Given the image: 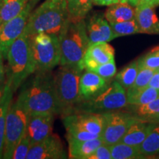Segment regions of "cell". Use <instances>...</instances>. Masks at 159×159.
I'll return each instance as SVG.
<instances>
[{
    "mask_svg": "<svg viewBox=\"0 0 159 159\" xmlns=\"http://www.w3.org/2000/svg\"><path fill=\"white\" fill-rule=\"evenodd\" d=\"M4 55L0 53V86L6 84L7 82V75H6V68L4 64Z\"/></svg>",
    "mask_w": 159,
    "mask_h": 159,
    "instance_id": "cell-36",
    "label": "cell"
},
{
    "mask_svg": "<svg viewBox=\"0 0 159 159\" xmlns=\"http://www.w3.org/2000/svg\"><path fill=\"white\" fill-rule=\"evenodd\" d=\"M67 156L61 139L52 134L43 140L32 145L27 159H66Z\"/></svg>",
    "mask_w": 159,
    "mask_h": 159,
    "instance_id": "cell-11",
    "label": "cell"
},
{
    "mask_svg": "<svg viewBox=\"0 0 159 159\" xmlns=\"http://www.w3.org/2000/svg\"><path fill=\"white\" fill-rule=\"evenodd\" d=\"M5 85H2V86H0V106H1L2 102L4 93H5Z\"/></svg>",
    "mask_w": 159,
    "mask_h": 159,
    "instance_id": "cell-41",
    "label": "cell"
},
{
    "mask_svg": "<svg viewBox=\"0 0 159 159\" xmlns=\"http://www.w3.org/2000/svg\"><path fill=\"white\" fill-rule=\"evenodd\" d=\"M6 59L7 81L15 93L26 80L36 71L29 35L23 32L10 47Z\"/></svg>",
    "mask_w": 159,
    "mask_h": 159,
    "instance_id": "cell-3",
    "label": "cell"
},
{
    "mask_svg": "<svg viewBox=\"0 0 159 159\" xmlns=\"http://www.w3.org/2000/svg\"><path fill=\"white\" fill-rule=\"evenodd\" d=\"M123 2V0H94V5L100 6H110L114 4Z\"/></svg>",
    "mask_w": 159,
    "mask_h": 159,
    "instance_id": "cell-38",
    "label": "cell"
},
{
    "mask_svg": "<svg viewBox=\"0 0 159 159\" xmlns=\"http://www.w3.org/2000/svg\"><path fill=\"white\" fill-rule=\"evenodd\" d=\"M60 41L61 47L60 66L78 63L90 45L85 19L69 21L60 36Z\"/></svg>",
    "mask_w": 159,
    "mask_h": 159,
    "instance_id": "cell-5",
    "label": "cell"
},
{
    "mask_svg": "<svg viewBox=\"0 0 159 159\" xmlns=\"http://www.w3.org/2000/svg\"><path fill=\"white\" fill-rule=\"evenodd\" d=\"M156 122L157 121L138 119L130 127L120 142L133 146H140L154 128Z\"/></svg>",
    "mask_w": 159,
    "mask_h": 159,
    "instance_id": "cell-18",
    "label": "cell"
},
{
    "mask_svg": "<svg viewBox=\"0 0 159 159\" xmlns=\"http://www.w3.org/2000/svg\"><path fill=\"white\" fill-rule=\"evenodd\" d=\"M33 1H35V2H38V1H39V0H33Z\"/></svg>",
    "mask_w": 159,
    "mask_h": 159,
    "instance_id": "cell-43",
    "label": "cell"
},
{
    "mask_svg": "<svg viewBox=\"0 0 159 159\" xmlns=\"http://www.w3.org/2000/svg\"><path fill=\"white\" fill-rule=\"evenodd\" d=\"M83 71L79 63H75L61 66L55 75L59 115L64 116L71 114L80 100V80Z\"/></svg>",
    "mask_w": 159,
    "mask_h": 159,
    "instance_id": "cell-4",
    "label": "cell"
},
{
    "mask_svg": "<svg viewBox=\"0 0 159 159\" xmlns=\"http://www.w3.org/2000/svg\"><path fill=\"white\" fill-rule=\"evenodd\" d=\"M130 105V111L139 119L148 121L159 120V98L142 105Z\"/></svg>",
    "mask_w": 159,
    "mask_h": 159,
    "instance_id": "cell-26",
    "label": "cell"
},
{
    "mask_svg": "<svg viewBox=\"0 0 159 159\" xmlns=\"http://www.w3.org/2000/svg\"><path fill=\"white\" fill-rule=\"evenodd\" d=\"M94 0H66L69 19L79 21L88 16L93 7Z\"/></svg>",
    "mask_w": 159,
    "mask_h": 159,
    "instance_id": "cell-23",
    "label": "cell"
},
{
    "mask_svg": "<svg viewBox=\"0 0 159 159\" xmlns=\"http://www.w3.org/2000/svg\"><path fill=\"white\" fill-rule=\"evenodd\" d=\"M66 137L67 142L71 141H87L91 139H94L101 136L99 134H94L92 133L88 132V131L80 130V129L74 128H66Z\"/></svg>",
    "mask_w": 159,
    "mask_h": 159,
    "instance_id": "cell-31",
    "label": "cell"
},
{
    "mask_svg": "<svg viewBox=\"0 0 159 159\" xmlns=\"http://www.w3.org/2000/svg\"><path fill=\"white\" fill-rule=\"evenodd\" d=\"M139 72L138 60L132 61L125 66L115 75V80H116L125 90L130 89L136 80Z\"/></svg>",
    "mask_w": 159,
    "mask_h": 159,
    "instance_id": "cell-28",
    "label": "cell"
},
{
    "mask_svg": "<svg viewBox=\"0 0 159 159\" xmlns=\"http://www.w3.org/2000/svg\"><path fill=\"white\" fill-rule=\"evenodd\" d=\"M157 69H152L148 68H139V72L137 75L136 80L134 83V85L130 87V90H136L144 88L148 85L150 82L151 77L154 75L155 71Z\"/></svg>",
    "mask_w": 159,
    "mask_h": 159,
    "instance_id": "cell-32",
    "label": "cell"
},
{
    "mask_svg": "<svg viewBox=\"0 0 159 159\" xmlns=\"http://www.w3.org/2000/svg\"><path fill=\"white\" fill-rule=\"evenodd\" d=\"M90 44L99 42H110L116 39L110 23L105 19L104 14L94 13L85 19Z\"/></svg>",
    "mask_w": 159,
    "mask_h": 159,
    "instance_id": "cell-15",
    "label": "cell"
},
{
    "mask_svg": "<svg viewBox=\"0 0 159 159\" xmlns=\"http://www.w3.org/2000/svg\"><path fill=\"white\" fill-rule=\"evenodd\" d=\"M31 146L30 140L26 133V134L21 139L16 147L12 159H27V154Z\"/></svg>",
    "mask_w": 159,
    "mask_h": 159,
    "instance_id": "cell-33",
    "label": "cell"
},
{
    "mask_svg": "<svg viewBox=\"0 0 159 159\" xmlns=\"http://www.w3.org/2000/svg\"><path fill=\"white\" fill-rule=\"evenodd\" d=\"M2 0H0V6L2 5Z\"/></svg>",
    "mask_w": 159,
    "mask_h": 159,
    "instance_id": "cell-42",
    "label": "cell"
},
{
    "mask_svg": "<svg viewBox=\"0 0 159 159\" xmlns=\"http://www.w3.org/2000/svg\"><path fill=\"white\" fill-rule=\"evenodd\" d=\"M35 3L33 0H30L19 15L0 26V53L5 58L11 45L23 33Z\"/></svg>",
    "mask_w": 159,
    "mask_h": 159,
    "instance_id": "cell-10",
    "label": "cell"
},
{
    "mask_svg": "<svg viewBox=\"0 0 159 159\" xmlns=\"http://www.w3.org/2000/svg\"><path fill=\"white\" fill-rule=\"evenodd\" d=\"M69 143V156L72 159H88L97 148L104 144L102 137L87 141H71Z\"/></svg>",
    "mask_w": 159,
    "mask_h": 159,
    "instance_id": "cell-19",
    "label": "cell"
},
{
    "mask_svg": "<svg viewBox=\"0 0 159 159\" xmlns=\"http://www.w3.org/2000/svg\"><path fill=\"white\" fill-rule=\"evenodd\" d=\"M65 128H74L102 135L104 119L101 113H73L63 116Z\"/></svg>",
    "mask_w": 159,
    "mask_h": 159,
    "instance_id": "cell-12",
    "label": "cell"
},
{
    "mask_svg": "<svg viewBox=\"0 0 159 159\" xmlns=\"http://www.w3.org/2000/svg\"><path fill=\"white\" fill-rule=\"evenodd\" d=\"M128 105L126 90L116 80L110 83L104 90L88 99L81 100L73 113H100L120 110Z\"/></svg>",
    "mask_w": 159,
    "mask_h": 159,
    "instance_id": "cell-6",
    "label": "cell"
},
{
    "mask_svg": "<svg viewBox=\"0 0 159 159\" xmlns=\"http://www.w3.org/2000/svg\"><path fill=\"white\" fill-rule=\"evenodd\" d=\"M110 84L97 73L89 70H85L80 80V100L88 99L98 94Z\"/></svg>",
    "mask_w": 159,
    "mask_h": 159,
    "instance_id": "cell-16",
    "label": "cell"
},
{
    "mask_svg": "<svg viewBox=\"0 0 159 159\" xmlns=\"http://www.w3.org/2000/svg\"><path fill=\"white\" fill-rule=\"evenodd\" d=\"M148 85L150 87H152V88L156 89L157 90H159V69H157L155 71L154 75L151 77Z\"/></svg>",
    "mask_w": 159,
    "mask_h": 159,
    "instance_id": "cell-37",
    "label": "cell"
},
{
    "mask_svg": "<svg viewBox=\"0 0 159 159\" xmlns=\"http://www.w3.org/2000/svg\"><path fill=\"white\" fill-rule=\"evenodd\" d=\"M135 19L141 33L159 35V19L155 11V7L139 4L136 7Z\"/></svg>",
    "mask_w": 159,
    "mask_h": 159,
    "instance_id": "cell-17",
    "label": "cell"
},
{
    "mask_svg": "<svg viewBox=\"0 0 159 159\" xmlns=\"http://www.w3.org/2000/svg\"><path fill=\"white\" fill-rule=\"evenodd\" d=\"M140 150L145 158L159 156V120L140 145Z\"/></svg>",
    "mask_w": 159,
    "mask_h": 159,
    "instance_id": "cell-27",
    "label": "cell"
},
{
    "mask_svg": "<svg viewBox=\"0 0 159 159\" xmlns=\"http://www.w3.org/2000/svg\"><path fill=\"white\" fill-rule=\"evenodd\" d=\"M88 159H112L110 145L102 144L89 156Z\"/></svg>",
    "mask_w": 159,
    "mask_h": 159,
    "instance_id": "cell-35",
    "label": "cell"
},
{
    "mask_svg": "<svg viewBox=\"0 0 159 159\" xmlns=\"http://www.w3.org/2000/svg\"><path fill=\"white\" fill-rule=\"evenodd\" d=\"M115 51L108 42L95 43L89 45L83 59L78 63L84 70H91L104 63L114 61Z\"/></svg>",
    "mask_w": 159,
    "mask_h": 159,
    "instance_id": "cell-14",
    "label": "cell"
},
{
    "mask_svg": "<svg viewBox=\"0 0 159 159\" xmlns=\"http://www.w3.org/2000/svg\"><path fill=\"white\" fill-rule=\"evenodd\" d=\"M89 71H94L106 80L110 81L116 74V66L115 64V61L104 63Z\"/></svg>",
    "mask_w": 159,
    "mask_h": 159,
    "instance_id": "cell-34",
    "label": "cell"
},
{
    "mask_svg": "<svg viewBox=\"0 0 159 159\" xmlns=\"http://www.w3.org/2000/svg\"><path fill=\"white\" fill-rule=\"evenodd\" d=\"M30 38L36 71H49L60 65L61 47L58 35L41 33Z\"/></svg>",
    "mask_w": 159,
    "mask_h": 159,
    "instance_id": "cell-7",
    "label": "cell"
},
{
    "mask_svg": "<svg viewBox=\"0 0 159 159\" xmlns=\"http://www.w3.org/2000/svg\"><path fill=\"white\" fill-rule=\"evenodd\" d=\"M30 0H2L0 6V26L21 13Z\"/></svg>",
    "mask_w": 159,
    "mask_h": 159,
    "instance_id": "cell-24",
    "label": "cell"
},
{
    "mask_svg": "<svg viewBox=\"0 0 159 159\" xmlns=\"http://www.w3.org/2000/svg\"><path fill=\"white\" fill-rule=\"evenodd\" d=\"M112 159L146 158L140 150V146H133L123 142H117L110 146Z\"/></svg>",
    "mask_w": 159,
    "mask_h": 159,
    "instance_id": "cell-25",
    "label": "cell"
},
{
    "mask_svg": "<svg viewBox=\"0 0 159 159\" xmlns=\"http://www.w3.org/2000/svg\"><path fill=\"white\" fill-rule=\"evenodd\" d=\"M139 68L159 69V46L152 48L150 52L138 59Z\"/></svg>",
    "mask_w": 159,
    "mask_h": 159,
    "instance_id": "cell-30",
    "label": "cell"
},
{
    "mask_svg": "<svg viewBox=\"0 0 159 159\" xmlns=\"http://www.w3.org/2000/svg\"><path fill=\"white\" fill-rule=\"evenodd\" d=\"M101 114L104 119L101 137L105 144L110 146L120 142L131 125L139 119L130 111L116 110Z\"/></svg>",
    "mask_w": 159,
    "mask_h": 159,
    "instance_id": "cell-9",
    "label": "cell"
},
{
    "mask_svg": "<svg viewBox=\"0 0 159 159\" xmlns=\"http://www.w3.org/2000/svg\"><path fill=\"white\" fill-rule=\"evenodd\" d=\"M136 7L127 2H119L111 5L105 12L104 16L109 23L122 22L135 19Z\"/></svg>",
    "mask_w": 159,
    "mask_h": 159,
    "instance_id": "cell-20",
    "label": "cell"
},
{
    "mask_svg": "<svg viewBox=\"0 0 159 159\" xmlns=\"http://www.w3.org/2000/svg\"><path fill=\"white\" fill-rule=\"evenodd\" d=\"M126 94L128 105H145L159 98V90L148 85L136 90L128 89Z\"/></svg>",
    "mask_w": 159,
    "mask_h": 159,
    "instance_id": "cell-22",
    "label": "cell"
},
{
    "mask_svg": "<svg viewBox=\"0 0 159 159\" xmlns=\"http://www.w3.org/2000/svg\"><path fill=\"white\" fill-rule=\"evenodd\" d=\"M13 94L14 91L9 82H6L5 93L0 106V159L3 158L4 148L5 142V130H6V119L10 105L13 100Z\"/></svg>",
    "mask_w": 159,
    "mask_h": 159,
    "instance_id": "cell-21",
    "label": "cell"
},
{
    "mask_svg": "<svg viewBox=\"0 0 159 159\" xmlns=\"http://www.w3.org/2000/svg\"><path fill=\"white\" fill-rule=\"evenodd\" d=\"M69 21L66 0H45L32 11L24 33L29 36L46 33L60 37Z\"/></svg>",
    "mask_w": 159,
    "mask_h": 159,
    "instance_id": "cell-2",
    "label": "cell"
},
{
    "mask_svg": "<svg viewBox=\"0 0 159 159\" xmlns=\"http://www.w3.org/2000/svg\"><path fill=\"white\" fill-rule=\"evenodd\" d=\"M139 4L151 6V7H156L159 5V0H141Z\"/></svg>",
    "mask_w": 159,
    "mask_h": 159,
    "instance_id": "cell-39",
    "label": "cell"
},
{
    "mask_svg": "<svg viewBox=\"0 0 159 159\" xmlns=\"http://www.w3.org/2000/svg\"><path fill=\"white\" fill-rule=\"evenodd\" d=\"M17 99L30 114L52 112L59 115L55 75L52 71H36L21 85Z\"/></svg>",
    "mask_w": 159,
    "mask_h": 159,
    "instance_id": "cell-1",
    "label": "cell"
},
{
    "mask_svg": "<svg viewBox=\"0 0 159 159\" xmlns=\"http://www.w3.org/2000/svg\"><path fill=\"white\" fill-rule=\"evenodd\" d=\"M140 1L141 0H123V2H127L130 4L132 6H134V7H136L139 5Z\"/></svg>",
    "mask_w": 159,
    "mask_h": 159,
    "instance_id": "cell-40",
    "label": "cell"
},
{
    "mask_svg": "<svg viewBox=\"0 0 159 159\" xmlns=\"http://www.w3.org/2000/svg\"><path fill=\"white\" fill-rule=\"evenodd\" d=\"M55 115L52 112L30 114L27 135L32 145L41 142L52 134Z\"/></svg>",
    "mask_w": 159,
    "mask_h": 159,
    "instance_id": "cell-13",
    "label": "cell"
},
{
    "mask_svg": "<svg viewBox=\"0 0 159 159\" xmlns=\"http://www.w3.org/2000/svg\"><path fill=\"white\" fill-rule=\"evenodd\" d=\"M110 25L116 39L125 35L141 33L136 19L122 22L110 23Z\"/></svg>",
    "mask_w": 159,
    "mask_h": 159,
    "instance_id": "cell-29",
    "label": "cell"
},
{
    "mask_svg": "<svg viewBox=\"0 0 159 159\" xmlns=\"http://www.w3.org/2000/svg\"><path fill=\"white\" fill-rule=\"evenodd\" d=\"M30 114L16 99L12 101L7 114L4 159H12L13 151L27 133Z\"/></svg>",
    "mask_w": 159,
    "mask_h": 159,
    "instance_id": "cell-8",
    "label": "cell"
}]
</instances>
